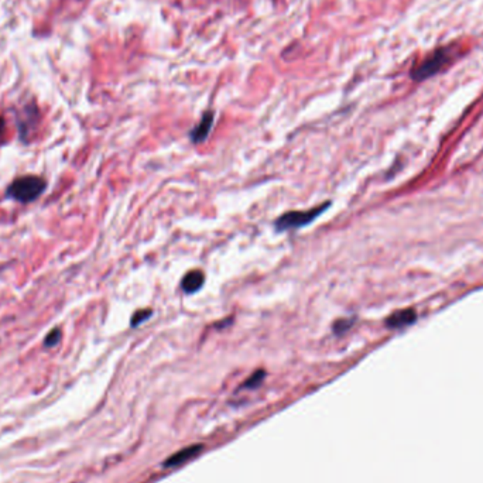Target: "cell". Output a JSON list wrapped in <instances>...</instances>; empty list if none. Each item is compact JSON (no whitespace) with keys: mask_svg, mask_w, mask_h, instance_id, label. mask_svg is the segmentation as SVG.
<instances>
[{"mask_svg":"<svg viewBox=\"0 0 483 483\" xmlns=\"http://www.w3.org/2000/svg\"><path fill=\"white\" fill-rule=\"evenodd\" d=\"M452 57H454V54H452V50L449 47L437 48L423 62L416 65L412 69L410 75L414 80H417V83H421V80H426V79L437 75L438 72H441L448 64H451Z\"/></svg>","mask_w":483,"mask_h":483,"instance_id":"7a4b0ae2","label":"cell"},{"mask_svg":"<svg viewBox=\"0 0 483 483\" xmlns=\"http://www.w3.org/2000/svg\"><path fill=\"white\" fill-rule=\"evenodd\" d=\"M416 319H417V312L414 309H412V308L401 309V311L391 314L386 319V327L390 330H401V328H406V327L414 324Z\"/></svg>","mask_w":483,"mask_h":483,"instance_id":"5b68a950","label":"cell"},{"mask_svg":"<svg viewBox=\"0 0 483 483\" xmlns=\"http://www.w3.org/2000/svg\"><path fill=\"white\" fill-rule=\"evenodd\" d=\"M331 205V202H326L322 205H318L312 209L308 211H290L286 212L284 215H281L276 223L274 227L277 229V232H284V230H291V229H297V227H302L311 222H314L322 212H326L328 209V206Z\"/></svg>","mask_w":483,"mask_h":483,"instance_id":"3957f363","label":"cell"},{"mask_svg":"<svg viewBox=\"0 0 483 483\" xmlns=\"http://www.w3.org/2000/svg\"><path fill=\"white\" fill-rule=\"evenodd\" d=\"M61 338H62V332L59 328H54L51 330L47 337L44 338V346L46 348H55L59 342H61Z\"/></svg>","mask_w":483,"mask_h":483,"instance_id":"30bf717a","label":"cell"},{"mask_svg":"<svg viewBox=\"0 0 483 483\" xmlns=\"http://www.w3.org/2000/svg\"><path fill=\"white\" fill-rule=\"evenodd\" d=\"M214 118H215V115L211 111L204 113L201 122L190 133V137H191L192 143H202L208 137V134H209V132L212 129V125H214Z\"/></svg>","mask_w":483,"mask_h":483,"instance_id":"8992f818","label":"cell"},{"mask_svg":"<svg viewBox=\"0 0 483 483\" xmlns=\"http://www.w3.org/2000/svg\"><path fill=\"white\" fill-rule=\"evenodd\" d=\"M40 119H41V115H40V111H38L36 102H30L20 109L16 122H18L19 136H20L22 141L27 143L31 139L33 133L38 127Z\"/></svg>","mask_w":483,"mask_h":483,"instance_id":"277c9868","label":"cell"},{"mask_svg":"<svg viewBox=\"0 0 483 483\" xmlns=\"http://www.w3.org/2000/svg\"><path fill=\"white\" fill-rule=\"evenodd\" d=\"M354 322H355L354 318L338 319V321L335 322V324H334V327H332L334 334H335V335H342V334H345L346 331L351 330V327L354 326Z\"/></svg>","mask_w":483,"mask_h":483,"instance_id":"9c48e42d","label":"cell"},{"mask_svg":"<svg viewBox=\"0 0 483 483\" xmlns=\"http://www.w3.org/2000/svg\"><path fill=\"white\" fill-rule=\"evenodd\" d=\"M204 283H205V274L201 270H191L183 277L181 287L187 294H194L201 290Z\"/></svg>","mask_w":483,"mask_h":483,"instance_id":"52a82bcc","label":"cell"},{"mask_svg":"<svg viewBox=\"0 0 483 483\" xmlns=\"http://www.w3.org/2000/svg\"><path fill=\"white\" fill-rule=\"evenodd\" d=\"M200 447H191V448H187V449H183L181 452H178L177 455L172 456L169 461H167V465L169 466H177V465H181L184 462H187L188 459H191L192 456H195L200 451Z\"/></svg>","mask_w":483,"mask_h":483,"instance_id":"ba28073f","label":"cell"},{"mask_svg":"<svg viewBox=\"0 0 483 483\" xmlns=\"http://www.w3.org/2000/svg\"><path fill=\"white\" fill-rule=\"evenodd\" d=\"M263 377H265V372L263 370H259L258 373H255L248 382H246V387H256V386H259L260 383H262V380H263Z\"/></svg>","mask_w":483,"mask_h":483,"instance_id":"7c38bea8","label":"cell"},{"mask_svg":"<svg viewBox=\"0 0 483 483\" xmlns=\"http://www.w3.org/2000/svg\"><path fill=\"white\" fill-rule=\"evenodd\" d=\"M47 188V183L40 176H23L10 183L6 188V197L20 202V204H30L38 200Z\"/></svg>","mask_w":483,"mask_h":483,"instance_id":"6da1fadb","label":"cell"},{"mask_svg":"<svg viewBox=\"0 0 483 483\" xmlns=\"http://www.w3.org/2000/svg\"><path fill=\"white\" fill-rule=\"evenodd\" d=\"M6 137V120L4 116H0V146L4 144Z\"/></svg>","mask_w":483,"mask_h":483,"instance_id":"4fadbf2b","label":"cell"},{"mask_svg":"<svg viewBox=\"0 0 483 483\" xmlns=\"http://www.w3.org/2000/svg\"><path fill=\"white\" fill-rule=\"evenodd\" d=\"M151 315H153V311H151V309H139V311H136V312L133 314L130 326H132L133 328H136V327L141 326L143 322H146Z\"/></svg>","mask_w":483,"mask_h":483,"instance_id":"8fae6325","label":"cell"}]
</instances>
